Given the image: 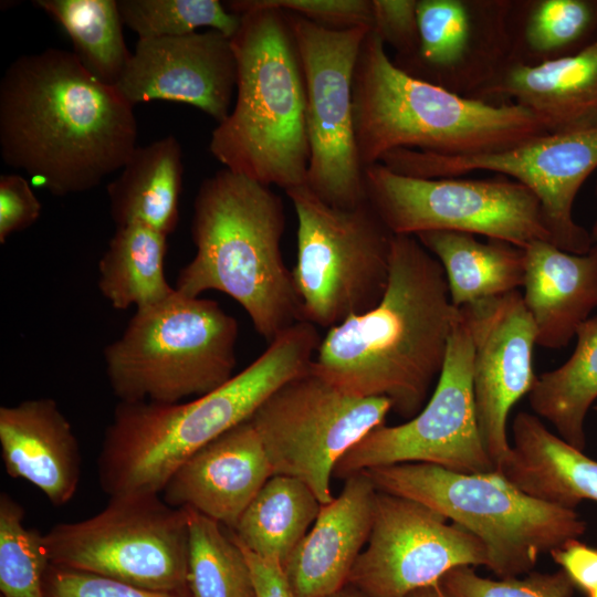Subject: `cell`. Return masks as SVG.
<instances>
[{
    "mask_svg": "<svg viewBox=\"0 0 597 597\" xmlns=\"http://www.w3.org/2000/svg\"><path fill=\"white\" fill-rule=\"evenodd\" d=\"M43 544L51 565L191 597L187 510L159 494L112 496L94 516L53 526Z\"/></svg>",
    "mask_w": 597,
    "mask_h": 597,
    "instance_id": "cell-10",
    "label": "cell"
},
{
    "mask_svg": "<svg viewBox=\"0 0 597 597\" xmlns=\"http://www.w3.org/2000/svg\"><path fill=\"white\" fill-rule=\"evenodd\" d=\"M272 475L262 441L247 420L197 451L161 493L169 505L192 509L233 530Z\"/></svg>",
    "mask_w": 597,
    "mask_h": 597,
    "instance_id": "cell-20",
    "label": "cell"
},
{
    "mask_svg": "<svg viewBox=\"0 0 597 597\" xmlns=\"http://www.w3.org/2000/svg\"><path fill=\"white\" fill-rule=\"evenodd\" d=\"M285 14L305 81L310 144L305 186L333 207L355 208L367 199L355 136L353 81L362 44L371 29H331Z\"/></svg>",
    "mask_w": 597,
    "mask_h": 597,
    "instance_id": "cell-13",
    "label": "cell"
},
{
    "mask_svg": "<svg viewBox=\"0 0 597 597\" xmlns=\"http://www.w3.org/2000/svg\"><path fill=\"white\" fill-rule=\"evenodd\" d=\"M407 597H455L449 593L440 583L417 589Z\"/></svg>",
    "mask_w": 597,
    "mask_h": 597,
    "instance_id": "cell-43",
    "label": "cell"
},
{
    "mask_svg": "<svg viewBox=\"0 0 597 597\" xmlns=\"http://www.w3.org/2000/svg\"><path fill=\"white\" fill-rule=\"evenodd\" d=\"M366 199L394 235L453 231L520 248L552 242L534 193L506 178H418L378 163L364 169Z\"/></svg>",
    "mask_w": 597,
    "mask_h": 597,
    "instance_id": "cell-11",
    "label": "cell"
},
{
    "mask_svg": "<svg viewBox=\"0 0 597 597\" xmlns=\"http://www.w3.org/2000/svg\"><path fill=\"white\" fill-rule=\"evenodd\" d=\"M573 354L559 367L537 376L528 396L532 410L574 448H586L585 421L597 401V315L576 332Z\"/></svg>",
    "mask_w": 597,
    "mask_h": 597,
    "instance_id": "cell-31",
    "label": "cell"
},
{
    "mask_svg": "<svg viewBox=\"0 0 597 597\" xmlns=\"http://www.w3.org/2000/svg\"><path fill=\"white\" fill-rule=\"evenodd\" d=\"M417 501L377 492L373 525L348 583L367 597H407L451 569L489 566L482 542Z\"/></svg>",
    "mask_w": 597,
    "mask_h": 597,
    "instance_id": "cell-16",
    "label": "cell"
},
{
    "mask_svg": "<svg viewBox=\"0 0 597 597\" xmlns=\"http://www.w3.org/2000/svg\"><path fill=\"white\" fill-rule=\"evenodd\" d=\"M549 554L576 587L586 594L597 588V548L572 540Z\"/></svg>",
    "mask_w": 597,
    "mask_h": 597,
    "instance_id": "cell-41",
    "label": "cell"
},
{
    "mask_svg": "<svg viewBox=\"0 0 597 597\" xmlns=\"http://www.w3.org/2000/svg\"><path fill=\"white\" fill-rule=\"evenodd\" d=\"M238 336L237 320L218 302L176 290L136 310L105 347L111 388L126 402L175 404L203 396L234 376Z\"/></svg>",
    "mask_w": 597,
    "mask_h": 597,
    "instance_id": "cell-8",
    "label": "cell"
},
{
    "mask_svg": "<svg viewBox=\"0 0 597 597\" xmlns=\"http://www.w3.org/2000/svg\"><path fill=\"white\" fill-rule=\"evenodd\" d=\"M507 25L510 64L556 61L597 38V0H511Z\"/></svg>",
    "mask_w": 597,
    "mask_h": 597,
    "instance_id": "cell-28",
    "label": "cell"
},
{
    "mask_svg": "<svg viewBox=\"0 0 597 597\" xmlns=\"http://www.w3.org/2000/svg\"><path fill=\"white\" fill-rule=\"evenodd\" d=\"M378 490L364 472L345 479L341 493L321 511L283 570L294 597H327L348 583L366 545Z\"/></svg>",
    "mask_w": 597,
    "mask_h": 597,
    "instance_id": "cell-21",
    "label": "cell"
},
{
    "mask_svg": "<svg viewBox=\"0 0 597 597\" xmlns=\"http://www.w3.org/2000/svg\"><path fill=\"white\" fill-rule=\"evenodd\" d=\"M460 317L439 261L415 235H394L381 300L331 327L311 368L350 395L389 399L411 419L439 379Z\"/></svg>",
    "mask_w": 597,
    "mask_h": 597,
    "instance_id": "cell-2",
    "label": "cell"
},
{
    "mask_svg": "<svg viewBox=\"0 0 597 597\" xmlns=\"http://www.w3.org/2000/svg\"><path fill=\"white\" fill-rule=\"evenodd\" d=\"M475 100L515 103L534 113L549 134L597 128V38L566 57L510 64Z\"/></svg>",
    "mask_w": 597,
    "mask_h": 597,
    "instance_id": "cell-23",
    "label": "cell"
},
{
    "mask_svg": "<svg viewBox=\"0 0 597 597\" xmlns=\"http://www.w3.org/2000/svg\"><path fill=\"white\" fill-rule=\"evenodd\" d=\"M391 410L389 399L350 395L310 368L271 394L249 420L273 474L301 480L327 504L335 498L331 480L339 460Z\"/></svg>",
    "mask_w": 597,
    "mask_h": 597,
    "instance_id": "cell-12",
    "label": "cell"
},
{
    "mask_svg": "<svg viewBox=\"0 0 597 597\" xmlns=\"http://www.w3.org/2000/svg\"><path fill=\"white\" fill-rule=\"evenodd\" d=\"M472 345V389L483 447L495 465L511 451L507 417L533 389L536 329L523 295L513 291L460 307Z\"/></svg>",
    "mask_w": 597,
    "mask_h": 597,
    "instance_id": "cell-17",
    "label": "cell"
},
{
    "mask_svg": "<svg viewBox=\"0 0 597 597\" xmlns=\"http://www.w3.org/2000/svg\"><path fill=\"white\" fill-rule=\"evenodd\" d=\"M1 457L7 473L36 486L55 506L75 495L81 453L55 400L38 398L0 408Z\"/></svg>",
    "mask_w": 597,
    "mask_h": 597,
    "instance_id": "cell-22",
    "label": "cell"
},
{
    "mask_svg": "<svg viewBox=\"0 0 597 597\" xmlns=\"http://www.w3.org/2000/svg\"><path fill=\"white\" fill-rule=\"evenodd\" d=\"M41 210L42 205L25 178L18 174L0 176V243L31 227Z\"/></svg>",
    "mask_w": 597,
    "mask_h": 597,
    "instance_id": "cell-40",
    "label": "cell"
},
{
    "mask_svg": "<svg viewBox=\"0 0 597 597\" xmlns=\"http://www.w3.org/2000/svg\"><path fill=\"white\" fill-rule=\"evenodd\" d=\"M587 595H588V597H597V588L595 590L590 591Z\"/></svg>",
    "mask_w": 597,
    "mask_h": 597,
    "instance_id": "cell-46",
    "label": "cell"
},
{
    "mask_svg": "<svg viewBox=\"0 0 597 597\" xmlns=\"http://www.w3.org/2000/svg\"><path fill=\"white\" fill-rule=\"evenodd\" d=\"M114 87L132 106L154 100L185 103L220 124L231 112L237 87L231 39L211 29L138 39Z\"/></svg>",
    "mask_w": 597,
    "mask_h": 597,
    "instance_id": "cell-19",
    "label": "cell"
},
{
    "mask_svg": "<svg viewBox=\"0 0 597 597\" xmlns=\"http://www.w3.org/2000/svg\"><path fill=\"white\" fill-rule=\"evenodd\" d=\"M331 29H373L371 0H256Z\"/></svg>",
    "mask_w": 597,
    "mask_h": 597,
    "instance_id": "cell-39",
    "label": "cell"
},
{
    "mask_svg": "<svg viewBox=\"0 0 597 597\" xmlns=\"http://www.w3.org/2000/svg\"><path fill=\"white\" fill-rule=\"evenodd\" d=\"M472 360V337L461 311L443 369L425 407L401 425L383 423L370 430L339 460L334 476L347 479L399 463H429L461 473L496 471L476 423Z\"/></svg>",
    "mask_w": 597,
    "mask_h": 597,
    "instance_id": "cell-14",
    "label": "cell"
},
{
    "mask_svg": "<svg viewBox=\"0 0 597 597\" xmlns=\"http://www.w3.org/2000/svg\"><path fill=\"white\" fill-rule=\"evenodd\" d=\"M50 565L43 534L27 527L22 506L7 493H1V597H45L44 583Z\"/></svg>",
    "mask_w": 597,
    "mask_h": 597,
    "instance_id": "cell-35",
    "label": "cell"
},
{
    "mask_svg": "<svg viewBox=\"0 0 597 597\" xmlns=\"http://www.w3.org/2000/svg\"><path fill=\"white\" fill-rule=\"evenodd\" d=\"M322 505L301 480L273 474L230 532L245 548L283 567L315 522Z\"/></svg>",
    "mask_w": 597,
    "mask_h": 597,
    "instance_id": "cell-29",
    "label": "cell"
},
{
    "mask_svg": "<svg viewBox=\"0 0 597 597\" xmlns=\"http://www.w3.org/2000/svg\"><path fill=\"white\" fill-rule=\"evenodd\" d=\"M285 229L281 197L227 168L205 179L191 221L195 256L177 276L187 296L219 291L247 312L256 333L271 343L303 321L292 271L283 260Z\"/></svg>",
    "mask_w": 597,
    "mask_h": 597,
    "instance_id": "cell-4",
    "label": "cell"
},
{
    "mask_svg": "<svg viewBox=\"0 0 597 597\" xmlns=\"http://www.w3.org/2000/svg\"><path fill=\"white\" fill-rule=\"evenodd\" d=\"M241 15L231 39L237 97L213 129L211 155L224 168L284 191L304 186L310 163L302 62L284 11L256 0H231Z\"/></svg>",
    "mask_w": 597,
    "mask_h": 597,
    "instance_id": "cell-5",
    "label": "cell"
},
{
    "mask_svg": "<svg viewBox=\"0 0 597 597\" xmlns=\"http://www.w3.org/2000/svg\"><path fill=\"white\" fill-rule=\"evenodd\" d=\"M523 250V301L534 322L536 344L563 348L597 307V247L574 254L538 240Z\"/></svg>",
    "mask_w": 597,
    "mask_h": 597,
    "instance_id": "cell-24",
    "label": "cell"
},
{
    "mask_svg": "<svg viewBox=\"0 0 597 597\" xmlns=\"http://www.w3.org/2000/svg\"><path fill=\"white\" fill-rule=\"evenodd\" d=\"M375 488L439 512L484 545L488 568L500 579L519 577L586 532L575 510L535 499L500 472L461 473L429 463H399L364 471Z\"/></svg>",
    "mask_w": 597,
    "mask_h": 597,
    "instance_id": "cell-7",
    "label": "cell"
},
{
    "mask_svg": "<svg viewBox=\"0 0 597 597\" xmlns=\"http://www.w3.org/2000/svg\"><path fill=\"white\" fill-rule=\"evenodd\" d=\"M322 338L301 321L280 334L248 367L189 401H119L98 457L102 489L112 498L159 494L197 451L249 420L286 381L310 370Z\"/></svg>",
    "mask_w": 597,
    "mask_h": 597,
    "instance_id": "cell-3",
    "label": "cell"
},
{
    "mask_svg": "<svg viewBox=\"0 0 597 597\" xmlns=\"http://www.w3.org/2000/svg\"><path fill=\"white\" fill-rule=\"evenodd\" d=\"M418 0H371L373 30L395 52L396 65L410 60L419 43Z\"/></svg>",
    "mask_w": 597,
    "mask_h": 597,
    "instance_id": "cell-37",
    "label": "cell"
},
{
    "mask_svg": "<svg viewBox=\"0 0 597 597\" xmlns=\"http://www.w3.org/2000/svg\"><path fill=\"white\" fill-rule=\"evenodd\" d=\"M44 590L45 597H182L54 565L46 572Z\"/></svg>",
    "mask_w": 597,
    "mask_h": 597,
    "instance_id": "cell-38",
    "label": "cell"
},
{
    "mask_svg": "<svg viewBox=\"0 0 597 597\" xmlns=\"http://www.w3.org/2000/svg\"><path fill=\"white\" fill-rule=\"evenodd\" d=\"M595 193L597 196V182H596V186H595ZM590 237H591V240H593V244H595L597 247V217H596V220L594 222V226H593V229H591V232H590Z\"/></svg>",
    "mask_w": 597,
    "mask_h": 597,
    "instance_id": "cell-45",
    "label": "cell"
},
{
    "mask_svg": "<svg viewBox=\"0 0 597 597\" xmlns=\"http://www.w3.org/2000/svg\"><path fill=\"white\" fill-rule=\"evenodd\" d=\"M237 543L241 546L251 568L254 597H294L281 564L263 558L238 541Z\"/></svg>",
    "mask_w": 597,
    "mask_h": 597,
    "instance_id": "cell-42",
    "label": "cell"
},
{
    "mask_svg": "<svg viewBox=\"0 0 597 597\" xmlns=\"http://www.w3.org/2000/svg\"><path fill=\"white\" fill-rule=\"evenodd\" d=\"M107 185L109 212L116 227L142 224L168 237L179 220L182 149L172 135L137 146Z\"/></svg>",
    "mask_w": 597,
    "mask_h": 597,
    "instance_id": "cell-26",
    "label": "cell"
},
{
    "mask_svg": "<svg viewBox=\"0 0 597 597\" xmlns=\"http://www.w3.org/2000/svg\"><path fill=\"white\" fill-rule=\"evenodd\" d=\"M167 235L142 224L116 227L98 262V290L116 310L157 304L175 293L165 274Z\"/></svg>",
    "mask_w": 597,
    "mask_h": 597,
    "instance_id": "cell-30",
    "label": "cell"
},
{
    "mask_svg": "<svg viewBox=\"0 0 597 597\" xmlns=\"http://www.w3.org/2000/svg\"><path fill=\"white\" fill-rule=\"evenodd\" d=\"M354 125L364 169L398 148L469 156L547 134L530 109L464 97L413 77L389 57L371 29L353 81Z\"/></svg>",
    "mask_w": 597,
    "mask_h": 597,
    "instance_id": "cell-6",
    "label": "cell"
},
{
    "mask_svg": "<svg viewBox=\"0 0 597 597\" xmlns=\"http://www.w3.org/2000/svg\"><path fill=\"white\" fill-rule=\"evenodd\" d=\"M187 583L191 597H254L248 559L221 524L189 509Z\"/></svg>",
    "mask_w": 597,
    "mask_h": 597,
    "instance_id": "cell-33",
    "label": "cell"
},
{
    "mask_svg": "<svg viewBox=\"0 0 597 597\" xmlns=\"http://www.w3.org/2000/svg\"><path fill=\"white\" fill-rule=\"evenodd\" d=\"M513 444L496 471L526 494L572 509L597 502V461L551 432L533 413L519 412Z\"/></svg>",
    "mask_w": 597,
    "mask_h": 597,
    "instance_id": "cell-25",
    "label": "cell"
},
{
    "mask_svg": "<svg viewBox=\"0 0 597 597\" xmlns=\"http://www.w3.org/2000/svg\"><path fill=\"white\" fill-rule=\"evenodd\" d=\"M133 107L73 52L20 55L0 81L1 158L54 196L88 191L137 147Z\"/></svg>",
    "mask_w": 597,
    "mask_h": 597,
    "instance_id": "cell-1",
    "label": "cell"
},
{
    "mask_svg": "<svg viewBox=\"0 0 597 597\" xmlns=\"http://www.w3.org/2000/svg\"><path fill=\"white\" fill-rule=\"evenodd\" d=\"M440 584L455 597H573L576 588L563 569L531 572L524 578L490 579L471 566L451 569Z\"/></svg>",
    "mask_w": 597,
    "mask_h": 597,
    "instance_id": "cell-36",
    "label": "cell"
},
{
    "mask_svg": "<svg viewBox=\"0 0 597 597\" xmlns=\"http://www.w3.org/2000/svg\"><path fill=\"white\" fill-rule=\"evenodd\" d=\"M327 597H367V596L364 595L360 590H358L353 585L346 584L343 588H341L339 590L335 591L334 594Z\"/></svg>",
    "mask_w": 597,
    "mask_h": 597,
    "instance_id": "cell-44",
    "label": "cell"
},
{
    "mask_svg": "<svg viewBox=\"0 0 597 597\" xmlns=\"http://www.w3.org/2000/svg\"><path fill=\"white\" fill-rule=\"evenodd\" d=\"M285 193L297 219L292 275L303 321L329 329L375 307L388 285L394 234L368 201L333 207L305 185Z\"/></svg>",
    "mask_w": 597,
    "mask_h": 597,
    "instance_id": "cell-9",
    "label": "cell"
},
{
    "mask_svg": "<svg viewBox=\"0 0 597 597\" xmlns=\"http://www.w3.org/2000/svg\"><path fill=\"white\" fill-rule=\"evenodd\" d=\"M123 24L138 39L179 36L199 28L217 30L232 39L241 15L218 0H117Z\"/></svg>",
    "mask_w": 597,
    "mask_h": 597,
    "instance_id": "cell-34",
    "label": "cell"
},
{
    "mask_svg": "<svg viewBox=\"0 0 597 597\" xmlns=\"http://www.w3.org/2000/svg\"><path fill=\"white\" fill-rule=\"evenodd\" d=\"M510 7L511 0H418V49L397 66L474 98L511 63Z\"/></svg>",
    "mask_w": 597,
    "mask_h": 597,
    "instance_id": "cell-18",
    "label": "cell"
},
{
    "mask_svg": "<svg viewBox=\"0 0 597 597\" xmlns=\"http://www.w3.org/2000/svg\"><path fill=\"white\" fill-rule=\"evenodd\" d=\"M441 264L451 303L463 307L523 286V248L473 234L429 231L415 235Z\"/></svg>",
    "mask_w": 597,
    "mask_h": 597,
    "instance_id": "cell-27",
    "label": "cell"
},
{
    "mask_svg": "<svg viewBox=\"0 0 597 597\" xmlns=\"http://www.w3.org/2000/svg\"><path fill=\"white\" fill-rule=\"evenodd\" d=\"M380 164L418 178H449L478 170L509 176L537 198L554 245L574 254L587 253L593 247L590 232L575 221L573 208L580 187L597 169V128L547 133L502 150L469 156L398 148Z\"/></svg>",
    "mask_w": 597,
    "mask_h": 597,
    "instance_id": "cell-15",
    "label": "cell"
},
{
    "mask_svg": "<svg viewBox=\"0 0 597 597\" xmlns=\"http://www.w3.org/2000/svg\"><path fill=\"white\" fill-rule=\"evenodd\" d=\"M33 4L62 25L81 65L114 87L132 55L117 0H35Z\"/></svg>",
    "mask_w": 597,
    "mask_h": 597,
    "instance_id": "cell-32",
    "label": "cell"
},
{
    "mask_svg": "<svg viewBox=\"0 0 597 597\" xmlns=\"http://www.w3.org/2000/svg\"><path fill=\"white\" fill-rule=\"evenodd\" d=\"M593 409L597 412V401H596V404L594 405Z\"/></svg>",
    "mask_w": 597,
    "mask_h": 597,
    "instance_id": "cell-47",
    "label": "cell"
}]
</instances>
